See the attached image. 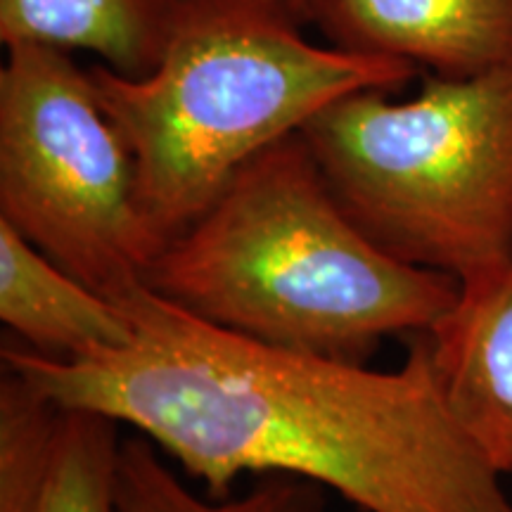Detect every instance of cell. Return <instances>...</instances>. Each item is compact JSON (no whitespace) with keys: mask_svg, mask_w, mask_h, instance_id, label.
<instances>
[{"mask_svg":"<svg viewBox=\"0 0 512 512\" xmlns=\"http://www.w3.org/2000/svg\"><path fill=\"white\" fill-rule=\"evenodd\" d=\"M124 349L57 358L5 344L3 368L62 408L133 427L211 498L242 475L332 489L363 512H512L422 335L394 370L280 349L190 316L145 283L112 299Z\"/></svg>","mask_w":512,"mask_h":512,"instance_id":"cell-1","label":"cell"},{"mask_svg":"<svg viewBox=\"0 0 512 512\" xmlns=\"http://www.w3.org/2000/svg\"><path fill=\"white\" fill-rule=\"evenodd\" d=\"M145 285L221 330L351 363L389 337L430 332L460 290L370 240L299 133L240 169L157 254Z\"/></svg>","mask_w":512,"mask_h":512,"instance_id":"cell-2","label":"cell"},{"mask_svg":"<svg viewBox=\"0 0 512 512\" xmlns=\"http://www.w3.org/2000/svg\"><path fill=\"white\" fill-rule=\"evenodd\" d=\"M290 0H176L145 76L91 64L100 107L136 159L138 200L162 249L240 169L363 88L399 93L411 62L313 43Z\"/></svg>","mask_w":512,"mask_h":512,"instance_id":"cell-3","label":"cell"},{"mask_svg":"<svg viewBox=\"0 0 512 512\" xmlns=\"http://www.w3.org/2000/svg\"><path fill=\"white\" fill-rule=\"evenodd\" d=\"M392 95L354 91L302 128L332 195L406 264L458 283L512 264V62Z\"/></svg>","mask_w":512,"mask_h":512,"instance_id":"cell-4","label":"cell"},{"mask_svg":"<svg viewBox=\"0 0 512 512\" xmlns=\"http://www.w3.org/2000/svg\"><path fill=\"white\" fill-rule=\"evenodd\" d=\"M0 221L110 299L143 285L162 252L138 200L136 159L67 50L8 46Z\"/></svg>","mask_w":512,"mask_h":512,"instance_id":"cell-5","label":"cell"},{"mask_svg":"<svg viewBox=\"0 0 512 512\" xmlns=\"http://www.w3.org/2000/svg\"><path fill=\"white\" fill-rule=\"evenodd\" d=\"M302 17L344 53L475 76L512 62V0H304Z\"/></svg>","mask_w":512,"mask_h":512,"instance_id":"cell-6","label":"cell"},{"mask_svg":"<svg viewBox=\"0 0 512 512\" xmlns=\"http://www.w3.org/2000/svg\"><path fill=\"white\" fill-rule=\"evenodd\" d=\"M422 339L467 437L512 477V264L460 280L456 302Z\"/></svg>","mask_w":512,"mask_h":512,"instance_id":"cell-7","label":"cell"},{"mask_svg":"<svg viewBox=\"0 0 512 512\" xmlns=\"http://www.w3.org/2000/svg\"><path fill=\"white\" fill-rule=\"evenodd\" d=\"M0 320L24 347L57 358L124 349L133 328L121 306L67 273L0 221Z\"/></svg>","mask_w":512,"mask_h":512,"instance_id":"cell-8","label":"cell"},{"mask_svg":"<svg viewBox=\"0 0 512 512\" xmlns=\"http://www.w3.org/2000/svg\"><path fill=\"white\" fill-rule=\"evenodd\" d=\"M176 0H0V41L88 50L124 76L155 69Z\"/></svg>","mask_w":512,"mask_h":512,"instance_id":"cell-9","label":"cell"},{"mask_svg":"<svg viewBox=\"0 0 512 512\" xmlns=\"http://www.w3.org/2000/svg\"><path fill=\"white\" fill-rule=\"evenodd\" d=\"M117 508L119 512H320L323 486L268 475L242 496H200L164 463L162 451L138 434L121 441Z\"/></svg>","mask_w":512,"mask_h":512,"instance_id":"cell-10","label":"cell"},{"mask_svg":"<svg viewBox=\"0 0 512 512\" xmlns=\"http://www.w3.org/2000/svg\"><path fill=\"white\" fill-rule=\"evenodd\" d=\"M121 425L86 408H62L41 489L22 512H119Z\"/></svg>","mask_w":512,"mask_h":512,"instance_id":"cell-11","label":"cell"},{"mask_svg":"<svg viewBox=\"0 0 512 512\" xmlns=\"http://www.w3.org/2000/svg\"><path fill=\"white\" fill-rule=\"evenodd\" d=\"M290 3L294 5V8H297L299 15H302V5H304V0H290ZM302 19H304V17H302Z\"/></svg>","mask_w":512,"mask_h":512,"instance_id":"cell-12","label":"cell"}]
</instances>
